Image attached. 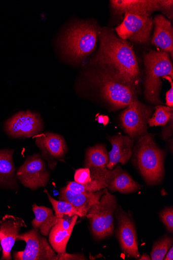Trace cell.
<instances>
[{
    "label": "cell",
    "instance_id": "cell-22",
    "mask_svg": "<svg viewBox=\"0 0 173 260\" xmlns=\"http://www.w3.org/2000/svg\"><path fill=\"white\" fill-rule=\"evenodd\" d=\"M13 153L11 150H0V186L16 185Z\"/></svg>",
    "mask_w": 173,
    "mask_h": 260
},
{
    "label": "cell",
    "instance_id": "cell-12",
    "mask_svg": "<svg viewBox=\"0 0 173 260\" xmlns=\"http://www.w3.org/2000/svg\"><path fill=\"white\" fill-rule=\"evenodd\" d=\"M43 127L39 114L30 111L16 113L5 123L6 132L13 138L31 137L39 133Z\"/></svg>",
    "mask_w": 173,
    "mask_h": 260
},
{
    "label": "cell",
    "instance_id": "cell-16",
    "mask_svg": "<svg viewBox=\"0 0 173 260\" xmlns=\"http://www.w3.org/2000/svg\"><path fill=\"white\" fill-rule=\"evenodd\" d=\"M110 4L114 13L120 15L128 13L150 17L160 10L159 0H112Z\"/></svg>",
    "mask_w": 173,
    "mask_h": 260
},
{
    "label": "cell",
    "instance_id": "cell-17",
    "mask_svg": "<svg viewBox=\"0 0 173 260\" xmlns=\"http://www.w3.org/2000/svg\"><path fill=\"white\" fill-rule=\"evenodd\" d=\"M112 149L109 153L107 168L113 170L117 164H126L133 154L134 140L129 136L116 135L109 137Z\"/></svg>",
    "mask_w": 173,
    "mask_h": 260
},
{
    "label": "cell",
    "instance_id": "cell-28",
    "mask_svg": "<svg viewBox=\"0 0 173 260\" xmlns=\"http://www.w3.org/2000/svg\"><path fill=\"white\" fill-rule=\"evenodd\" d=\"M159 217L166 230L170 233L173 232L172 206L166 207L159 213Z\"/></svg>",
    "mask_w": 173,
    "mask_h": 260
},
{
    "label": "cell",
    "instance_id": "cell-7",
    "mask_svg": "<svg viewBox=\"0 0 173 260\" xmlns=\"http://www.w3.org/2000/svg\"><path fill=\"white\" fill-rule=\"evenodd\" d=\"M153 108L134 100L122 112L120 116L121 125L132 139L146 134L148 121L151 117Z\"/></svg>",
    "mask_w": 173,
    "mask_h": 260
},
{
    "label": "cell",
    "instance_id": "cell-15",
    "mask_svg": "<svg viewBox=\"0 0 173 260\" xmlns=\"http://www.w3.org/2000/svg\"><path fill=\"white\" fill-rule=\"evenodd\" d=\"M22 227H26L22 218L11 215H6L0 221V232L3 255L2 259H11V252L17 240L19 232Z\"/></svg>",
    "mask_w": 173,
    "mask_h": 260
},
{
    "label": "cell",
    "instance_id": "cell-3",
    "mask_svg": "<svg viewBox=\"0 0 173 260\" xmlns=\"http://www.w3.org/2000/svg\"><path fill=\"white\" fill-rule=\"evenodd\" d=\"M100 29L91 22L76 23L68 28L61 39L64 54L74 61H80L94 50Z\"/></svg>",
    "mask_w": 173,
    "mask_h": 260
},
{
    "label": "cell",
    "instance_id": "cell-20",
    "mask_svg": "<svg viewBox=\"0 0 173 260\" xmlns=\"http://www.w3.org/2000/svg\"><path fill=\"white\" fill-rule=\"evenodd\" d=\"M32 209L35 215V218L32 221L33 228L39 229L43 235L48 236L52 228L58 222V218L51 208L33 204Z\"/></svg>",
    "mask_w": 173,
    "mask_h": 260
},
{
    "label": "cell",
    "instance_id": "cell-24",
    "mask_svg": "<svg viewBox=\"0 0 173 260\" xmlns=\"http://www.w3.org/2000/svg\"><path fill=\"white\" fill-rule=\"evenodd\" d=\"M77 221V220H74L70 227L66 230H62L56 224L49 232V243H50L54 251L57 253L66 252L68 241Z\"/></svg>",
    "mask_w": 173,
    "mask_h": 260
},
{
    "label": "cell",
    "instance_id": "cell-34",
    "mask_svg": "<svg viewBox=\"0 0 173 260\" xmlns=\"http://www.w3.org/2000/svg\"><path fill=\"white\" fill-rule=\"evenodd\" d=\"M165 255L164 259L165 260H172L173 259V247L172 246L168 251Z\"/></svg>",
    "mask_w": 173,
    "mask_h": 260
},
{
    "label": "cell",
    "instance_id": "cell-33",
    "mask_svg": "<svg viewBox=\"0 0 173 260\" xmlns=\"http://www.w3.org/2000/svg\"><path fill=\"white\" fill-rule=\"evenodd\" d=\"M87 259L84 255L81 254H68L66 252L58 253L56 260Z\"/></svg>",
    "mask_w": 173,
    "mask_h": 260
},
{
    "label": "cell",
    "instance_id": "cell-13",
    "mask_svg": "<svg viewBox=\"0 0 173 260\" xmlns=\"http://www.w3.org/2000/svg\"><path fill=\"white\" fill-rule=\"evenodd\" d=\"M36 143L51 169H55L56 160L63 158L67 152L65 141L63 137L58 134L46 133L38 135L36 138Z\"/></svg>",
    "mask_w": 173,
    "mask_h": 260
},
{
    "label": "cell",
    "instance_id": "cell-21",
    "mask_svg": "<svg viewBox=\"0 0 173 260\" xmlns=\"http://www.w3.org/2000/svg\"><path fill=\"white\" fill-rule=\"evenodd\" d=\"M142 188V186L135 182L126 171H123L120 166L112 178L108 189L111 192H118L128 194L135 192Z\"/></svg>",
    "mask_w": 173,
    "mask_h": 260
},
{
    "label": "cell",
    "instance_id": "cell-6",
    "mask_svg": "<svg viewBox=\"0 0 173 260\" xmlns=\"http://www.w3.org/2000/svg\"><path fill=\"white\" fill-rule=\"evenodd\" d=\"M103 98L116 109L127 108L137 98L136 87L130 85L106 72L98 77Z\"/></svg>",
    "mask_w": 173,
    "mask_h": 260
},
{
    "label": "cell",
    "instance_id": "cell-26",
    "mask_svg": "<svg viewBox=\"0 0 173 260\" xmlns=\"http://www.w3.org/2000/svg\"><path fill=\"white\" fill-rule=\"evenodd\" d=\"M172 108L159 105L156 106L154 114L148 121V124L151 127L163 126L172 119Z\"/></svg>",
    "mask_w": 173,
    "mask_h": 260
},
{
    "label": "cell",
    "instance_id": "cell-30",
    "mask_svg": "<svg viewBox=\"0 0 173 260\" xmlns=\"http://www.w3.org/2000/svg\"><path fill=\"white\" fill-rule=\"evenodd\" d=\"M159 11L165 14L169 19L172 18V0H159Z\"/></svg>",
    "mask_w": 173,
    "mask_h": 260
},
{
    "label": "cell",
    "instance_id": "cell-5",
    "mask_svg": "<svg viewBox=\"0 0 173 260\" xmlns=\"http://www.w3.org/2000/svg\"><path fill=\"white\" fill-rule=\"evenodd\" d=\"M117 207L116 197L107 188L99 202L89 210L86 217L89 220L91 231L97 240H103L113 235L114 231V215Z\"/></svg>",
    "mask_w": 173,
    "mask_h": 260
},
{
    "label": "cell",
    "instance_id": "cell-2",
    "mask_svg": "<svg viewBox=\"0 0 173 260\" xmlns=\"http://www.w3.org/2000/svg\"><path fill=\"white\" fill-rule=\"evenodd\" d=\"M134 151L139 170L146 182L150 185L159 183L164 172L165 154L153 136L146 134L140 137Z\"/></svg>",
    "mask_w": 173,
    "mask_h": 260
},
{
    "label": "cell",
    "instance_id": "cell-27",
    "mask_svg": "<svg viewBox=\"0 0 173 260\" xmlns=\"http://www.w3.org/2000/svg\"><path fill=\"white\" fill-rule=\"evenodd\" d=\"M172 246V239L167 235L155 242L151 253L152 260H163L167 252Z\"/></svg>",
    "mask_w": 173,
    "mask_h": 260
},
{
    "label": "cell",
    "instance_id": "cell-8",
    "mask_svg": "<svg viewBox=\"0 0 173 260\" xmlns=\"http://www.w3.org/2000/svg\"><path fill=\"white\" fill-rule=\"evenodd\" d=\"M17 240L26 243L25 249L14 253V257L17 260H56L57 255L54 250L48 243L46 238L40 234L38 229L19 234Z\"/></svg>",
    "mask_w": 173,
    "mask_h": 260
},
{
    "label": "cell",
    "instance_id": "cell-23",
    "mask_svg": "<svg viewBox=\"0 0 173 260\" xmlns=\"http://www.w3.org/2000/svg\"><path fill=\"white\" fill-rule=\"evenodd\" d=\"M109 155L106 147L97 145L89 148L86 152L85 167L89 170H104L107 169Z\"/></svg>",
    "mask_w": 173,
    "mask_h": 260
},
{
    "label": "cell",
    "instance_id": "cell-31",
    "mask_svg": "<svg viewBox=\"0 0 173 260\" xmlns=\"http://www.w3.org/2000/svg\"><path fill=\"white\" fill-rule=\"evenodd\" d=\"M79 216L75 215L74 216H70L69 215H64L61 218L58 219V222L57 223L58 226L63 230H67L73 221L78 220Z\"/></svg>",
    "mask_w": 173,
    "mask_h": 260
},
{
    "label": "cell",
    "instance_id": "cell-19",
    "mask_svg": "<svg viewBox=\"0 0 173 260\" xmlns=\"http://www.w3.org/2000/svg\"><path fill=\"white\" fill-rule=\"evenodd\" d=\"M155 26L152 44L163 52L173 55V28L170 22L163 15H156L153 20Z\"/></svg>",
    "mask_w": 173,
    "mask_h": 260
},
{
    "label": "cell",
    "instance_id": "cell-4",
    "mask_svg": "<svg viewBox=\"0 0 173 260\" xmlns=\"http://www.w3.org/2000/svg\"><path fill=\"white\" fill-rule=\"evenodd\" d=\"M145 71V96L152 104H162L160 92L161 79L169 76L173 78L172 64L168 53L151 51L144 56Z\"/></svg>",
    "mask_w": 173,
    "mask_h": 260
},
{
    "label": "cell",
    "instance_id": "cell-18",
    "mask_svg": "<svg viewBox=\"0 0 173 260\" xmlns=\"http://www.w3.org/2000/svg\"><path fill=\"white\" fill-rule=\"evenodd\" d=\"M107 188L94 193H77L68 190L65 186L61 188L59 199L60 201H67L72 204L80 212L82 217H83L86 216L94 204L99 202Z\"/></svg>",
    "mask_w": 173,
    "mask_h": 260
},
{
    "label": "cell",
    "instance_id": "cell-36",
    "mask_svg": "<svg viewBox=\"0 0 173 260\" xmlns=\"http://www.w3.org/2000/svg\"><path fill=\"white\" fill-rule=\"evenodd\" d=\"M2 240V234L1 232H0V241Z\"/></svg>",
    "mask_w": 173,
    "mask_h": 260
},
{
    "label": "cell",
    "instance_id": "cell-29",
    "mask_svg": "<svg viewBox=\"0 0 173 260\" xmlns=\"http://www.w3.org/2000/svg\"><path fill=\"white\" fill-rule=\"evenodd\" d=\"M90 180V171L88 168L80 169L76 171L74 174V181L75 182L85 184Z\"/></svg>",
    "mask_w": 173,
    "mask_h": 260
},
{
    "label": "cell",
    "instance_id": "cell-25",
    "mask_svg": "<svg viewBox=\"0 0 173 260\" xmlns=\"http://www.w3.org/2000/svg\"><path fill=\"white\" fill-rule=\"evenodd\" d=\"M49 202L53 207L56 216L58 218H61L64 215H67L70 216L78 215L82 217L80 212L70 203L64 201H57L53 199L48 192H47Z\"/></svg>",
    "mask_w": 173,
    "mask_h": 260
},
{
    "label": "cell",
    "instance_id": "cell-9",
    "mask_svg": "<svg viewBox=\"0 0 173 260\" xmlns=\"http://www.w3.org/2000/svg\"><path fill=\"white\" fill-rule=\"evenodd\" d=\"M115 30L118 37L124 40L146 44L149 41L153 27V20L150 16L134 15L128 13Z\"/></svg>",
    "mask_w": 173,
    "mask_h": 260
},
{
    "label": "cell",
    "instance_id": "cell-14",
    "mask_svg": "<svg viewBox=\"0 0 173 260\" xmlns=\"http://www.w3.org/2000/svg\"><path fill=\"white\" fill-rule=\"evenodd\" d=\"M118 169L117 166L114 170H90V180L85 184L75 181L68 182L66 187L72 192L81 193H94L108 188L112 178Z\"/></svg>",
    "mask_w": 173,
    "mask_h": 260
},
{
    "label": "cell",
    "instance_id": "cell-35",
    "mask_svg": "<svg viewBox=\"0 0 173 260\" xmlns=\"http://www.w3.org/2000/svg\"><path fill=\"white\" fill-rule=\"evenodd\" d=\"M138 259H140V260H151V257L149 255H148L146 253H144L142 256H140V258Z\"/></svg>",
    "mask_w": 173,
    "mask_h": 260
},
{
    "label": "cell",
    "instance_id": "cell-10",
    "mask_svg": "<svg viewBox=\"0 0 173 260\" xmlns=\"http://www.w3.org/2000/svg\"><path fill=\"white\" fill-rule=\"evenodd\" d=\"M115 215L117 221L116 236L122 251L127 257L138 259L141 255L136 228L132 218L121 206L117 208Z\"/></svg>",
    "mask_w": 173,
    "mask_h": 260
},
{
    "label": "cell",
    "instance_id": "cell-32",
    "mask_svg": "<svg viewBox=\"0 0 173 260\" xmlns=\"http://www.w3.org/2000/svg\"><path fill=\"white\" fill-rule=\"evenodd\" d=\"M167 80L170 83L171 87L170 89L166 93V105L167 107L172 108L173 107V82L172 79L169 76H166L162 78Z\"/></svg>",
    "mask_w": 173,
    "mask_h": 260
},
{
    "label": "cell",
    "instance_id": "cell-11",
    "mask_svg": "<svg viewBox=\"0 0 173 260\" xmlns=\"http://www.w3.org/2000/svg\"><path fill=\"white\" fill-rule=\"evenodd\" d=\"M16 176L24 186L33 190L45 186L50 177L39 154L29 156L18 170Z\"/></svg>",
    "mask_w": 173,
    "mask_h": 260
},
{
    "label": "cell",
    "instance_id": "cell-1",
    "mask_svg": "<svg viewBox=\"0 0 173 260\" xmlns=\"http://www.w3.org/2000/svg\"><path fill=\"white\" fill-rule=\"evenodd\" d=\"M98 37L100 48L93 62L105 69V72L136 87L140 72L132 46L107 28L100 29Z\"/></svg>",
    "mask_w": 173,
    "mask_h": 260
}]
</instances>
